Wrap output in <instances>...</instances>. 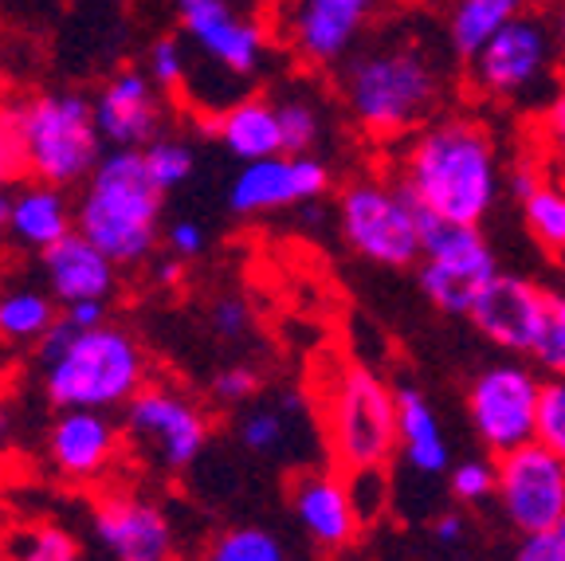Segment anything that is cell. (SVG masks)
Instances as JSON below:
<instances>
[{
    "mask_svg": "<svg viewBox=\"0 0 565 561\" xmlns=\"http://www.w3.org/2000/svg\"><path fill=\"white\" fill-rule=\"evenodd\" d=\"M44 393L55 409H118L146 389V350L130 330L98 322L90 330L60 322L40 338Z\"/></svg>",
    "mask_w": 565,
    "mask_h": 561,
    "instance_id": "3957f363",
    "label": "cell"
},
{
    "mask_svg": "<svg viewBox=\"0 0 565 561\" xmlns=\"http://www.w3.org/2000/svg\"><path fill=\"white\" fill-rule=\"evenodd\" d=\"M542 134H546L557 158H565V91H554L550 103L542 106Z\"/></svg>",
    "mask_w": 565,
    "mask_h": 561,
    "instance_id": "7bdbcfd3",
    "label": "cell"
},
{
    "mask_svg": "<svg viewBox=\"0 0 565 561\" xmlns=\"http://www.w3.org/2000/svg\"><path fill=\"white\" fill-rule=\"evenodd\" d=\"M542 389L534 366L522 361H494L479 369L468 385V421L487 456H507L514 447L539 440Z\"/></svg>",
    "mask_w": 565,
    "mask_h": 561,
    "instance_id": "30bf717a",
    "label": "cell"
},
{
    "mask_svg": "<svg viewBox=\"0 0 565 561\" xmlns=\"http://www.w3.org/2000/svg\"><path fill=\"white\" fill-rule=\"evenodd\" d=\"M542 307H546V290L539 283L526 275L499 272L476 298L468 318L491 346L507 353H526L534 342V330H539Z\"/></svg>",
    "mask_w": 565,
    "mask_h": 561,
    "instance_id": "d6986e66",
    "label": "cell"
},
{
    "mask_svg": "<svg viewBox=\"0 0 565 561\" xmlns=\"http://www.w3.org/2000/svg\"><path fill=\"white\" fill-rule=\"evenodd\" d=\"M32 181L28 166V141H24V115L20 103H0V184H24Z\"/></svg>",
    "mask_w": 565,
    "mask_h": 561,
    "instance_id": "d6a6232c",
    "label": "cell"
},
{
    "mask_svg": "<svg viewBox=\"0 0 565 561\" xmlns=\"http://www.w3.org/2000/svg\"><path fill=\"white\" fill-rule=\"evenodd\" d=\"M40 264H44V287L63 307L83 303V298H103L106 303L118 287V264L98 244H90L83 232H71L60 244L40 252Z\"/></svg>",
    "mask_w": 565,
    "mask_h": 561,
    "instance_id": "44dd1931",
    "label": "cell"
},
{
    "mask_svg": "<svg viewBox=\"0 0 565 561\" xmlns=\"http://www.w3.org/2000/svg\"><path fill=\"white\" fill-rule=\"evenodd\" d=\"M259 393V369L252 366H224L216 369V378H212V396L224 404V409H239V404H247L252 396Z\"/></svg>",
    "mask_w": 565,
    "mask_h": 561,
    "instance_id": "ab89813d",
    "label": "cell"
},
{
    "mask_svg": "<svg viewBox=\"0 0 565 561\" xmlns=\"http://www.w3.org/2000/svg\"><path fill=\"white\" fill-rule=\"evenodd\" d=\"M161 240H166L169 255H177V260H196L209 247V236H204V229L196 220H173Z\"/></svg>",
    "mask_w": 565,
    "mask_h": 561,
    "instance_id": "60d3db41",
    "label": "cell"
},
{
    "mask_svg": "<svg viewBox=\"0 0 565 561\" xmlns=\"http://www.w3.org/2000/svg\"><path fill=\"white\" fill-rule=\"evenodd\" d=\"M173 17L185 44L228 80H256L271 55L267 28L244 17L232 0H173Z\"/></svg>",
    "mask_w": 565,
    "mask_h": 561,
    "instance_id": "8fae6325",
    "label": "cell"
},
{
    "mask_svg": "<svg viewBox=\"0 0 565 561\" xmlns=\"http://www.w3.org/2000/svg\"><path fill=\"white\" fill-rule=\"evenodd\" d=\"M338 232L365 264L405 272L420 264L428 212L408 197L393 173L353 177L338 193Z\"/></svg>",
    "mask_w": 565,
    "mask_h": 561,
    "instance_id": "5b68a950",
    "label": "cell"
},
{
    "mask_svg": "<svg viewBox=\"0 0 565 561\" xmlns=\"http://www.w3.org/2000/svg\"><path fill=\"white\" fill-rule=\"evenodd\" d=\"M252 322H256L252 307H247V298H239V295H221L209 307V326L221 342H244L247 334H252Z\"/></svg>",
    "mask_w": 565,
    "mask_h": 561,
    "instance_id": "74e56055",
    "label": "cell"
},
{
    "mask_svg": "<svg viewBox=\"0 0 565 561\" xmlns=\"http://www.w3.org/2000/svg\"><path fill=\"white\" fill-rule=\"evenodd\" d=\"M0 561H4V546H0Z\"/></svg>",
    "mask_w": 565,
    "mask_h": 561,
    "instance_id": "11a10c76",
    "label": "cell"
},
{
    "mask_svg": "<svg viewBox=\"0 0 565 561\" xmlns=\"http://www.w3.org/2000/svg\"><path fill=\"white\" fill-rule=\"evenodd\" d=\"M522 220H526L530 240L546 247L550 255L565 252V181L562 177H546L539 193H530L522 201Z\"/></svg>",
    "mask_w": 565,
    "mask_h": 561,
    "instance_id": "4316f807",
    "label": "cell"
},
{
    "mask_svg": "<svg viewBox=\"0 0 565 561\" xmlns=\"http://www.w3.org/2000/svg\"><path fill=\"white\" fill-rule=\"evenodd\" d=\"M330 459L338 472L385 467L397 456V389L370 366H345L327 393Z\"/></svg>",
    "mask_w": 565,
    "mask_h": 561,
    "instance_id": "8992f818",
    "label": "cell"
},
{
    "mask_svg": "<svg viewBox=\"0 0 565 561\" xmlns=\"http://www.w3.org/2000/svg\"><path fill=\"white\" fill-rule=\"evenodd\" d=\"M463 534H468V518H463V510H444V515L433 518V538L440 546H456Z\"/></svg>",
    "mask_w": 565,
    "mask_h": 561,
    "instance_id": "bcb514c9",
    "label": "cell"
},
{
    "mask_svg": "<svg viewBox=\"0 0 565 561\" xmlns=\"http://www.w3.org/2000/svg\"><path fill=\"white\" fill-rule=\"evenodd\" d=\"M522 12H530V0H451L444 4V47L451 60L468 63Z\"/></svg>",
    "mask_w": 565,
    "mask_h": 561,
    "instance_id": "d4e9b609",
    "label": "cell"
},
{
    "mask_svg": "<svg viewBox=\"0 0 565 561\" xmlns=\"http://www.w3.org/2000/svg\"><path fill=\"white\" fill-rule=\"evenodd\" d=\"M181 275H185V260H177V255H166V260L153 267V279H158L161 287H177Z\"/></svg>",
    "mask_w": 565,
    "mask_h": 561,
    "instance_id": "7dc6e473",
    "label": "cell"
},
{
    "mask_svg": "<svg viewBox=\"0 0 565 561\" xmlns=\"http://www.w3.org/2000/svg\"><path fill=\"white\" fill-rule=\"evenodd\" d=\"M146 71H150V80L158 83L166 95L181 91L189 83V44L181 32H169L158 35L146 52Z\"/></svg>",
    "mask_w": 565,
    "mask_h": 561,
    "instance_id": "d590c367",
    "label": "cell"
},
{
    "mask_svg": "<svg viewBox=\"0 0 565 561\" xmlns=\"http://www.w3.org/2000/svg\"><path fill=\"white\" fill-rule=\"evenodd\" d=\"M385 0H291L282 12V40L295 60L315 71L342 67L377 24Z\"/></svg>",
    "mask_w": 565,
    "mask_h": 561,
    "instance_id": "9a60e30c",
    "label": "cell"
},
{
    "mask_svg": "<svg viewBox=\"0 0 565 561\" xmlns=\"http://www.w3.org/2000/svg\"><path fill=\"white\" fill-rule=\"evenodd\" d=\"M539 440L565 459V381H546L542 389Z\"/></svg>",
    "mask_w": 565,
    "mask_h": 561,
    "instance_id": "f35d334b",
    "label": "cell"
},
{
    "mask_svg": "<svg viewBox=\"0 0 565 561\" xmlns=\"http://www.w3.org/2000/svg\"><path fill=\"white\" fill-rule=\"evenodd\" d=\"M63 318L71 326H79V330H90V326L106 322V303L103 298H83V303H67L63 307Z\"/></svg>",
    "mask_w": 565,
    "mask_h": 561,
    "instance_id": "f6af8a7d",
    "label": "cell"
},
{
    "mask_svg": "<svg viewBox=\"0 0 565 561\" xmlns=\"http://www.w3.org/2000/svg\"><path fill=\"white\" fill-rule=\"evenodd\" d=\"M330 184L334 173L318 154H275L264 161H244L228 181V212L252 220L307 209L330 193Z\"/></svg>",
    "mask_w": 565,
    "mask_h": 561,
    "instance_id": "5bb4252c",
    "label": "cell"
},
{
    "mask_svg": "<svg viewBox=\"0 0 565 561\" xmlns=\"http://www.w3.org/2000/svg\"><path fill=\"white\" fill-rule=\"evenodd\" d=\"M9 440H12V416L0 409V447H9Z\"/></svg>",
    "mask_w": 565,
    "mask_h": 561,
    "instance_id": "f907efd6",
    "label": "cell"
},
{
    "mask_svg": "<svg viewBox=\"0 0 565 561\" xmlns=\"http://www.w3.org/2000/svg\"><path fill=\"white\" fill-rule=\"evenodd\" d=\"M60 322L55 315V295L40 290L35 283H12L0 287V338L12 346H40L52 326Z\"/></svg>",
    "mask_w": 565,
    "mask_h": 561,
    "instance_id": "484cf974",
    "label": "cell"
},
{
    "mask_svg": "<svg viewBox=\"0 0 565 561\" xmlns=\"http://www.w3.org/2000/svg\"><path fill=\"white\" fill-rule=\"evenodd\" d=\"M201 561H287V550L264 527H232L212 538Z\"/></svg>",
    "mask_w": 565,
    "mask_h": 561,
    "instance_id": "4dcf8cb0",
    "label": "cell"
},
{
    "mask_svg": "<svg viewBox=\"0 0 565 561\" xmlns=\"http://www.w3.org/2000/svg\"><path fill=\"white\" fill-rule=\"evenodd\" d=\"M511 561H565L562 530H546V534H522L519 546H514Z\"/></svg>",
    "mask_w": 565,
    "mask_h": 561,
    "instance_id": "b9f144b4",
    "label": "cell"
},
{
    "mask_svg": "<svg viewBox=\"0 0 565 561\" xmlns=\"http://www.w3.org/2000/svg\"><path fill=\"white\" fill-rule=\"evenodd\" d=\"M126 436L166 472H189L209 447L212 424L193 396L169 385H146L126 404Z\"/></svg>",
    "mask_w": 565,
    "mask_h": 561,
    "instance_id": "7c38bea8",
    "label": "cell"
},
{
    "mask_svg": "<svg viewBox=\"0 0 565 561\" xmlns=\"http://www.w3.org/2000/svg\"><path fill=\"white\" fill-rule=\"evenodd\" d=\"M71 232H75V204L67 201V189H55V184L44 181H24L9 197V236L20 247L47 252Z\"/></svg>",
    "mask_w": 565,
    "mask_h": 561,
    "instance_id": "603a6c76",
    "label": "cell"
},
{
    "mask_svg": "<svg viewBox=\"0 0 565 561\" xmlns=\"http://www.w3.org/2000/svg\"><path fill=\"white\" fill-rule=\"evenodd\" d=\"M433 4H451V0H433Z\"/></svg>",
    "mask_w": 565,
    "mask_h": 561,
    "instance_id": "db71d44e",
    "label": "cell"
},
{
    "mask_svg": "<svg viewBox=\"0 0 565 561\" xmlns=\"http://www.w3.org/2000/svg\"><path fill=\"white\" fill-rule=\"evenodd\" d=\"M499 464V491L494 502L503 510L507 527L514 534H546L562 530L565 522V459L550 452L542 440L522 444Z\"/></svg>",
    "mask_w": 565,
    "mask_h": 561,
    "instance_id": "4fadbf2b",
    "label": "cell"
},
{
    "mask_svg": "<svg viewBox=\"0 0 565 561\" xmlns=\"http://www.w3.org/2000/svg\"><path fill=\"white\" fill-rule=\"evenodd\" d=\"M526 358L542 378L565 381V295L546 290V307H542L539 330H534Z\"/></svg>",
    "mask_w": 565,
    "mask_h": 561,
    "instance_id": "f1b7e54d",
    "label": "cell"
},
{
    "mask_svg": "<svg viewBox=\"0 0 565 561\" xmlns=\"http://www.w3.org/2000/svg\"><path fill=\"white\" fill-rule=\"evenodd\" d=\"M282 130V154H318L327 138V115L310 95H279L275 98Z\"/></svg>",
    "mask_w": 565,
    "mask_h": 561,
    "instance_id": "83f0119b",
    "label": "cell"
},
{
    "mask_svg": "<svg viewBox=\"0 0 565 561\" xmlns=\"http://www.w3.org/2000/svg\"><path fill=\"white\" fill-rule=\"evenodd\" d=\"M90 530L115 561H173L177 534L166 510L134 491H110L90 510Z\"/></svg>",
    "mask_w": 565,
    "mask_h": 561,
    "instance_id": "e0dca14e",
    "label": "cell"
},
{
    "mask_svg": "<svg viewBox=\"0 0 565 561\" xmlns=\"http://www.w3.org/2000/svg\"><path fill=\"white\" fill-rule=\"evenodd\" d=\"M166 189L141 149H106L75 201V232L103 247L118 267L146 264L161 240Z\"/></svg>",
    "mask_w": 565,
    "mask_h": 561,
    "instance_id": "277c9868",
    "label": "cell"
},
{
    "mask_svg": "<svg viewBox=\"0 0 565 561\" xmlns=\"http://www.w3.org/2000/svg\"><path fill=\"white\" fill-rule=\"evenodd\" d=\"M542 181H546V173H542L539 166H530V161H519V166L507 169V193L514 197V201H526L530 193H539Z\"/></svg>",
    "mask_w": 565,
    "mask_h": 561,
    "instance_id": "ee69618b",
    "label": "cell"
},
{
    "mask_svg": "<svg viewBox=\"0 0 565 561\" xmlns=\"http://www.w3.org/2000/svg\"><path fill=\"white\" fill-rule=\"evenodd\" d=\"M345 483H350L353 507L362 515V522H377L388 507V475L385 467H362V472H342Z\"/></svg>",
    "mask_w": 565,
    "mask_h": 561,
    "instance_id": "8d00e7d4",
    "label": "cell"
},
{
    "mask_svg": "<svg viewBox=\"0 0 565 561\" xmlns=\"http://www.w3.org/2000/svg\"><path fill=\"white\" fill-rule=\"evenodd\" d=\"M90 103L106 149H141L166 134V91L150 80V71H115Z\"/></svg>",
    "mask_w": 565,
    "mask_h": 561,
    "instance_id": "2e32d148",
    "label": "cell"
},
{
    "mask_svg": "<svg viewBox=\"0 0 565 561\" xmlns=\"http://www.w3.org/2000/svg\"><path fill=\"white\" fill-rule=\"evenodd\" d=\"M141 154H146V166H150L153 181L161 184V189H177V184H185L189 177H193L196 169V154L189 141L173 138V134H161V138H153L150 146H141Z\"/></svg>",
    "mask_w": 565,
    "mask_h": 561,
    "instance_id": "836d02e7",
    "label": "cell"
},
{
    "mask_svg": "<svg viewBox=\"0 0 565 561\" xmlns=\"http://www.w3.org/2000/svg\"><path fill=\"white\" fill-rule=\"evenodd\" d=\"M494 275H499V260L479 224H451V220L436 216L424 220V252L416 264V283L440 315L468 318Z\"/></svg>",
    "mask_w": 565,
    "mask_h": 561,
    "instance_id": "9c48e42d",
    "label": "cell"
},
{
    "mask_svg": "<svg viewBox=\"0 0 565 561\" xmlns=\"http://www.w3.org/2000/svg\"><path fill=\"white\" fill-rule=\"evenodd\" d=\"M448 491L459 507H479L491 502L499 491V464L494 456H468L448 467Z\"/></svg>",
    "mask_w": 565,
    "mask_h": 561,
    "instance_id": "1f68e13d",
    "label": "cell"
},
{
    "mask_svg": "<svg viewBox=\"0 0 565 561\" xmlns=\"http://www.w3.org/2000/svg\"><path fill=\"white\" fill-rule=\"evenodd\" d=\"M393 177L428 216L451 224H483L507 189L491 126L471 115H440L401 141Z\"/></svg>",
    "mask_w": 565,
    "mask_h": 561,
    "instance_id": "7a4b0ae2",
    "label": "cell"
},
{
    "mask_svg": "<svg viewBox=\"0 0 565 561\" xmlns=\"http://www.w3.org/2000/svg\"><path fill=\"white\" fill-rule=\"evenodd\" d=\"M32 181L75 189L103 161L106 141L95 123V103L79 91H40L20 103Z\"/></svg>",
    "mask_w": 565,
    "mask_h": 561,
    "instance_id": "52a82bcc",
    "label": "cell"
},
{
    "mask_svg": "<svg viewBox=\"0 0 565 561\" xmlns=\"http://www.w3.org/2000/svg\"><path fill=\"white\" fill-rule=\"evenodd\" d=\"M562 538H565V522H562Z\"/></svg>",
    "mask_w": 565,
    "mask_h": 561,
    "instance_id": "9f6ffc18",
    "label": "cell"
},
{
    "mask_svg": "<svg viewBox=\"0 0 565 561\" xmlns=\"http://www.w3.org/2000/svg\"><path fill=\"white\" fill-rule=\"evenodd\" d=\"M4 561H83V550L71 530L55 522H32L9 538Z\"/></svg>",
    "mask_w": 565,
    "mask_h": 561,
    "instance_id": "f546056e",
    "label": "cell"
},
{
    "mask_svg": "<svg viewBox=\"0 0 565 561\" xmlns=\"http://www.w3.org/2000/svg\"><path fill=\"white\" fill-rule=\"evenodd\" d=\"M557 260H562V272H565V252H562V255H557Z\"/></svg>",
    "mask_w": 565,
    "mask_h": 561,
    "instance_id": "f5cc1de1",
    "label": "cell"
},
{
    "mask_svg": "<svg viewBox=\"0 0 565 561\" xmlns=\"http://www.w3.org/2000/svg\"><path fill=\"white\" fill-rule=\"evenodd\" d=\"M397 456L424 479L448 475V467L456 464L433 401L408 385L397 389Z\"/></svg>",
    "mask_w": 565,
    "mask_h": 561,
    "instance_id": "cb8c5ba5",
    "label": "cell"
},
{
    "mask_svg": "<svg viewBox=\"0 0 565 561\" xmlns=\"http://www.w3.org/2000/svg\"><path fill=\"white\" fill-rule=\"evenodd\" d=\"M557 55L562 47L550 17L530 9L463 63V83L471 87V95L487 103H530L554 83Z\"/></svg>",
    "mask_w": 565,
    "mask_h": 561,
    "instance_id": "ba28073f",
    "label": "cell"
},
{
    "mask_svg": "<svg viewBox=\"0 0 565 561\" xmlns=\"http://www.w3.org/2000/svg\"><path fill=\"white\" fill-rule=\"evenodd\" d=\"M550 24H554L557 47H562V55H565V0H557V9L550 12Z\"/></svg>",
    "mask_w": 565,
    "mask_h": 561,
    "instance_id": "c3c4849f",
    "label": "cell"
},
{
    "mask_svg": "<svg viewBox=\"0 0 565 561\" xmlns=\"http://www.w3.org/2000/svg\"><path fill=\"white\" fill-rule=\"evenodd\" d=\"M295 413H287V409H275V404H259V409H252V413H244V421H239V444L247 447V452H256V456H275L282 447V440H287V432H291V421Z\"/></svg>",
    "mask_w": 565,
    "mask_h": 561,
    "instance_id": "e575fe53",
    "label": "cell"
},
{
    "mask_svg": "<svg viewBox=\"0 0 565 561\" xmlns=\"http://www.w3.org/2000/svg\"><path fill=\"white\" fill-rule=\"evenodd\" d=\"M122 432L103 409H60L47 428V464L63 479L90 483L115 464Z\"/></svg>",
    "mask_w": 565,
    "mask_h": 561,
    "instance_id": "ffe728a7",
    "label": "cell"
},
{
    "mask_svg": "<svg viewBox=\"0 0 565 561\" xmlns=\"http://www.w3.org/2000/svg\"><path fill=\"white\" fill-rule=\"evenodd\" d=\"M448 47L413 20H393L353 47L338 67L334 91L353 130L401 146L444 115L448 103Z\"/></svg>",
    "mask_w": 565,
    "mask_h": 561,
    "instance_id": "6da1fadb",
    "label": "cell"
},
{
    "mask_svg": "<svg viewBox=\"0 0 565 561\" xmlns=\"http://www.w3.org/2000/svg\"><path fill=\"white\" fill-rule=\"evenodd\" d=\"M0 95H4V63H0Z\"/></svg>",
    "mask_w": 565,
    "mask_h": 561,
    "instance_id": "816d5d0a",
    "label": "cell"
},
{
    "mask_svg": "<svg viewBox=\"0 0 565 561\" xmlns=\"http://www.w3.org/2000/svg\"><path fill=\"white\" fill-rule=\"evenodd\" d=\"M291 515L299 530L327 553H342L362 534V515L353 507L345 475L310 467L291 483Z\"/></svg>",
    "mask_w": 565,
    "mask_h": 561,
    "instance_id": "ac0fdd59",
    "label": "cell"
},
{
    "mask_svg": "<svg viewBox=\"0 0 565 561\" xmlns=\"http://www.w3.org/2000/svg\"><path fill=\"white\" fill-rule=\"evenodd\" d=\"M9 189L0 184V232H9Z\"/></svg>",
    "mask_w": 565,
    "mask_h": 561,
    "instance_id": "681fc988",
    "label": "cell"
},
{
    "mask_svg": "<svg viewBox=\"0 0 565 561\" xmlns=\"http://www.w3.org/2000/svg\"><path fill=\"white\" fill-rule=\"evenodd\" d=\"M212 134L224 146V154L236 158L239 166L282 154L279 110H275V98L267 95L232 98L228 106H221V115L212 118Z\"/></svg>",
    "mask_w": 565,
    "mask_h": 561,
    "instance_id": "7402d4cb",
    "label": "cell"
}]
</instances>
